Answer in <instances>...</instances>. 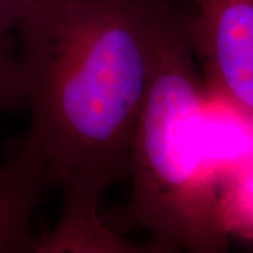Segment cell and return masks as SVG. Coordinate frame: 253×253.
Wrapping results in <instances>:
<instances>
[{
    "mask_svg": "<svg viewBox=\"0 0 253 253\" xmlns=\"http://www.w3.org/2000/svg\"><path fill=\"white\" fill-rule=\"evenodd\" d=\"M176 0H42L18 27L31 124L10 163L59 190L58 225L36 253L142 252L99 206L129 170L163 23Z\"/></svg>",
    "mask_w": 253,
    "mask_h": 253,
    "instance_id": "obj_1",
    "label": "cell"
},
{
    "mask_svg": "<svg viewBox=\"0 0 253 253\" xmlns=\"http://www.w3.org/2000/svg\"><path fill=\"white\" fill-rule=\"evenodd\" d=\"M193 0H176L163 23L152 84L136 126L131 196L121 211L124 229L152 236V252H225L219 224V176L204 139V81L191 42Z\"/></svg>",
    "mask_w": 253,
    "mask_h": 253,
    "instance_id": "obj_2",
    "label": "cell"
},
{
    "mask_svg": "<svg viewBox=\"0 0 253 253\" xmlns=\"http://www.w3.org/2000/svg\"><path fill=\"white\" fill-rule=\"evenodd\" d=\"M191 42L206 89L253 124V0H193Z\"/></svg>",
    "mask_w": 253,
    "mask_h": 253,
    "instance_id": "obj_3",
    "label": "cell"
},
{
    "mask_svg": "<svg viewBox=\"0 0 253 253\" xmlns=\"http://www.w3.org/2000/svg\"><path fill=\"white\" fill-rule=\"evenodd\" d=\"M46 187L13 163L0 166V253L37 252L33 214Z\"/></svg>",
    "mask_w": 253,
    "mask_h": 253,
    "instance_id": "obj_4",
    "label": "cell"
},
{
    "mask_svg": "<svg viewBox=\"0 0 253 253\" xmlns=\"http://www.w3.org/2000/svg\"><path fill=\"white\" fill-rule=\"evenodd\" d=\"M217 212L226 235L253 241V158L219 179Z\"/></svg>",
    "mask_w": 253,
    "mask_h": 253,
    "instance_id": "obj_5",
    "label": "cell"
},
{
    "mask_svg": "<svg viewBox=\"0 0 253 253\" xmlns=\"http://www.w3.org/2000/svg\"><path fill=\"white\" fill-rule=\"evenodd\" d=\"M26 106V87L18 55L14 54L10 36L0 37V114Z\"/></svg>",
    "mask_w": 253,
    "mask_h": 253,
    "instance_id": "obj_6",
    "label": "cell"
},
{
    "mask_svg": "<svg viewBox=\"0 0 253 253\" xmlns=\"http://www.w3.org/2000/svg\"><path fill=\"white\" fill-rule=\"evenodd\" d=\"M42 0H0V37L17 31Z\"/></svg>",
    "mask_w": 253,
    "mask_h": 253,
    "instance_id": "obj_7",
    "label": "cell"
}]
</instances>
